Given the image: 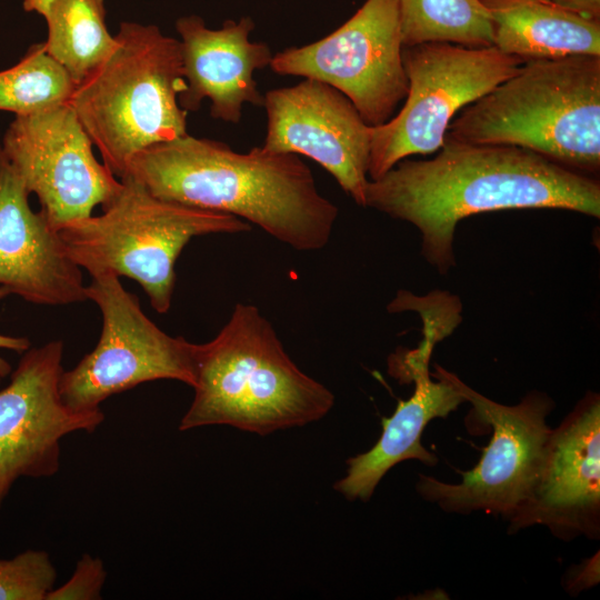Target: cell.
<instances>
[{
  "instance_id": "ffe728a7",
  "label": "cell",
  "mask_w": 600,
  "mask_h": 600,
  "mask_svg": "<svg viewBox=\"0 0 600 600\" xmlns=\"http://www.w3.org/2000/svg\"><path fill=\"white\" fill-rule=\"evenodd\" d=\"M403 47L448 42L493 46L491 16L481 0H397Z\"/></svg>"
},
{
  "instance_id": "5b68a950",
  "label": "cell",
  "mask_w": 600,
  "mask_h": 600,
  "mask_svg": "<svg viewBox=\"0 0 600 600\" xmlns=\"http://www.w3.org/2000/svg\"><path fill=\"white\" fill-rule=\"evenodd\" d=\"M114 39L68 103L103 164L121 178L136 153L188 133L178 100L187 83L180 41L159 27L123 21Z\"/></svg>"
},
{
  "instance_id": "d4e9b609",
  "label": "cell",
  "mask_w": 600,
  "mask_h": 600,
  "mask_svg": "<svg viewBox=\"0 0 600 600\" xmlns=\"http://www.w3.org/2000/svg\"><path fill=\"white\" fill-rule=\"evenodd\" d=\"M10 294L6 287L0 286V300ZM30 348V341L24 337H12L0 333V349L13 350L19 353H23ZM11 373V366L9 362L0 357V377L4 378Z\"/></svg>"
},
{
  "instance_id": "6da1fadb",
  "label": "cell",
  "mask_w": 600,
  "mask_h": 600,
  "mask_svg": "<svg viewBox=\"0 0 600 600\" xmlns=\"http://www.w3.org/2000/svg\"><path fill=\"white\" fill-rule=\"evenodd\" d=\"M440 149L369 180L364 202L414 226L423 258L440 274L456 264V228L469 216L549 208L600 217V183L584 172L516 146L444 139Z\"/></svg>"
},
{
  "instance_id": "5bb4252c",
  "label": "cell",
  "mask_w": 600,
  "mask_h": 600,
  "mask_svg": "<svg viewBox=\"0 0 600 600\" xmlns=\"http://www.w3.org/2000/svg\"><path fill=\"white\" fill-rule=\"evenodd\" d=\"M262 107L267 112L266 149L312 159L364 207L371 127L343 93L304 78L292 87L269 90Z\"/></svg>"
},
{
  "instance_id": "8fae6325",
  "label": "cell",
  "mask_w": 600,
  "mask_h": 600,
  "mask_svg": "<svg viewBox=\"0 0 600 600\" xmlns=\"http://www.w3.org/2000/svg\"><path fill=\"white\" fill-rule=\"evenodd\" d=\"M0 147L57 231L90 217L121 188L93 154V143L69 103L16 116Z\"/></svg>"
},
{
  "instance_id": "4316f807",
  "label": "cell",
  "mask_w": 600,
  "mask_h": 600,
  "mask_svg": "<svg viewBox=\"0 0 600 600\" xmlns=\"http://www.w3.org/2000/svg\"><path fill=\"white\" fill-rule=\"evenodd\" d=\"M2 378L0 377V382H1Z\"/></svg>"
},
{
  "instance_id": "4fadbf2b",
  "label": "cell",
  "mask_w": 600,
  "mask_h": 600,
  "mask_svg": "<svg viewBox=\"0 0 600 600\" xmlns=\"http://www.w3.org/2000/svg\"><path fill=\"white\" fill-rule=\"evenodd\" d=\"M508 532L542 526L572 541L600 537V397L587 391L551 428L537 479L507 519Z\"/></svg>"
},
{
  "instance_id": "277c9868",
  "label": "cell",
  "mask_w": 600,
  "mask_h": 600,
  "mask_svg": "<svg viewBox=\"0 0 600 600\" xmlns=\"http://www.w3.org/2000/svg\"><path fill=\"white\" fill-rule=\"evenodd\" d=\"M444 139L516 146L598 173L600 56L524 61L517 73L467 106Z\"/></svg>"
},
{
  "instance_id": "e0dca14e",
  "label": "cell",
  "mask_w": 600,
  "mask_h": 600,
  "mask_svg": "<svg viewBox=\"0 0 600 600\" xmlns=\"http://www.w3.org/2000/svg\"><path fill=\"white\" fill-rule=\"evenodd\" d=\"M253 29L250 17L227 20L219 29L196 14L176 21L187 83L178 98L182 109L197 111L209 99L212 118L239 123L244 103L263 106L253 72L269 67L273 54L266 42L250 41Z\"/></svg>"
},
{
  "instance_id": "30bf717a",
  "label": "cell",
  "mask_w": 600,
  "mask_h": 600,
  "mask_svg": "<svg viewBox=\"0 0 600 600\" xmlns=\"http://www.w3.org/2000/svg\"><path fill=\"white\" fill-rule=\"evenodd\" d=\"M397 0H366L327 37L272 57L280 76L322 81L343 93L370 127L387 122L408 93Z\"/></svg>"
},
{
  "instance_id": "8992f818",
  "label": "cell",
  "mask_w": 600,
  "mask_h": 600,
  "mask_svg": "<svg viewBox=\"0 0 600 600\" xmlns=\"http://www.w3.org/2000/svg\"><path fill=\"white\" fill-rule=\"evenodd\" d=\"M100 216L58 229L71 260L91 276L112 272L136 280L159 313L169 311L174 266L187 243L211 233H240L250 223L232 214L160 199L129 173Z\"/></svg>"
},
{
  "instance_id": "cb8c5ba5",
  "label": "cell",
  "mask_w": 600,
  "mask_h": 600,
  "mask_svg": "<svg viewBox=\"0 0 600 600\" xmlns=\"http://www.w3.org/2000/svg\"><path fill=\"white\" fill-rule=\"evenodd\" d=\"M599 582V552L578 566L572 567L564 576L563 586L570 594L596 586Z\"/></svg>"
},
{
  "instance_id": "d6986e66",
  "label": "cell",
  "mask_w": 600,
  "mask_h": 600,
  "mask_svg": "<svg viewBox=\"0 0 600 600\" xmlns=\"http://www.w3.org/2000/svg\"><path fill=\"white\" fill-rule=\"evenodd\" d=\"M23 10L42 16L48 27L47 52L76 84L91 72L116 43L106 24L103 0H23Z\"/></svg>"
},
{
  "instance_id": "7402d4cb",
  "label": "cell",
  "mask_w": 600,
  "mask_h": 600,
  "mask_svg": "<svg viewBox=\"0 0 600 600\" xmlns=\"http://www.w3.org/2000/svg\"><path fill=\"white\" fill-rule=\"evenodd\" d=\"M56 578V568L43 550L29 549L0 559V600H46Z\"/></svg>"
},
{
  "instance_id": "603a6c76",
  "label": "cell",
  "mask_w": 600,
  "mask_h": 600,
  "mask_svg": "<svg viewBox=\"0 0 600 600\" xmlns=\"http://www.w3.org/2000/svg\"><path fill=\"white\" fill-rule=\"evenodd\" d=\"M107 572L102 560L88 553L77 562L70 579L47 594L46 600H96L101 598Z\"/></svg>"
},
{
  "instance_id": "52a82bcc",
  "label": "cell",
  "mask_w": 600,
  "mask_h": 600,
  "mask_svg": "<svg viewBox=\"0 0 600 600\" xmlns=\"http://www.w3.org/2000/svg\"><path fill=\"white\" fill-rule=\"evenodd\" d=\"M408 93L401 110L371 127L368 177L413 154L439 150L454 114L512 77L524 62L494 46L428 42L402 48Z\"/></svg>"
},
{
  "instance_id": "484cf974",
  "label": "cell",
  "mask_w": 600,
  "mask_h": 600,
  "mask_svg": "<svg viewBox=\"0 0 600 600\" xmlns=\"http://www.w3.org/2000/svg\"><path fill=\"white\" fill-rule=\"evenodd\" d=\"M582 16L600 20V0H550Z\"/></svg>"
},
{
  "instance_id": "3957f363",
  "label": "cell",
  "mask_w": 600,
  "mask_h": 600,
  "mask_svg": "<svg viewBox=\"0 0 600 600\" xmlns=\"http://www.w3.org/2000/svg\"><path fill=\"white\" fill-rule=\"evenodd\" d=\"M193 400L179 430L223 424L267 436L323 418L334 396L301 371L258 307L237 303L229 321L198 344Z\"/></svg>"
},
{
  "instance_id": "2e32d148",
  "label": "cell",
  "mask_w": 600,
  "mask_h": 600,
  "mask_svg": "<svg viewBox=\"0 0 600 600\" xmlns=\"http://www.w3.org/2000/svg\"><path fill=\"white\" fill-rule=\"evenodd\" d=\"M0 147V286L23 300L64 306L88 300L81 268Z\"/></svg>"
},
{
  "instance_id": "9c48e42d",
  "label": "cell",
  "mask_w": 600,
  "mask_h": 600,
  "mask_svg": "<svg viewBox=\"0 0 600 600\" xmlns=\"http://www.w3.org/2000/svg\"><path fill=\"white\" fill-rule=\"evenodd\" d=\"M472 406L482 421L491 426L490 443L479 462L462 473L458 483L419 474V496L449 513L468 516L481 511L507 520L528 497L540 470L551 431L547 417L553 400L542 391H530L513 406L498 403L467 386L454 373L437 364Z\"/></svg>"
},
{
  "instance_id": "9a60e30c",
  "label": "cell",
  "mask_w": 600,
  "mask_h": 600,
  "mask_svg": "<svg viewBox=\"0 0 600 600\" xmlns=\"http://www.w3.org/2000/svg\"><path fill=\"white\" fill-rule=\"evenodd\" d=\"M423 338L416 349H399L388 359V372L401 382L412 381L414 391L408 400H399L391 417L382 419V433L367 452L347 461V474L334 489L348 500L368 501L384 474L396 464L414 459L433 467L436 454L421 443L427 424L446 418L467 402L460 391L429 362L436 343L449 336L444 320L434 313L421 316Z\"/></svg>"
},
{
  "instance_id": "7a4b0ae2",
  "label": "cell",
  "mask_w": 600,
  "mask_h": 600,
  "mask_svg": "<svg viewBox=\"0 0 600 600\" xmlns=\"http://www.w3.org/2000/svg\"><path fill=\"white\" fill-rule=\"evenodd\" d=\"M126 173L160 199L232 214L298 251L324 248L339 214L298 154L263 146L241 153L187 133L139 151Z\"/></svg>"
},
{
  "instance_id": "ac0fdd59",
  "label": "cell",
  "mask_w": 600,
  "mask_h": 600,
  "mask_svg": "<svg viewBox=\"0 0 600 600\" xmlns=\"http://www.w3.org/2000/svg\"><path fill=\"white\" fill-rule=\"evenodd\" d=\"M493 46L523 61L573 54L600 56V20L550 0H481Z\"/></svg>"
},
{
  "instance_id": "ba28073f",
  "label": "cell",
  "mask_w": 600,
  "mask_h": 600,
  "mask_svg": "<svg viewBox=\"0 0 600 600\" xmlns=\"http://www.w3.org/2000/svg\"><path fill=\"white\" fill-rule=\"evenodd\" d=\"M119 278L107 271L91 276L86 286L87 299L101 312L102 329L96 348L60 378L61 397L76 410H99L109 397L144 382L196 383L198 344L162 331Z\"/></svg>"
},
{
  "instance_id": "7c38bea8",
  "label": "cell",
  "mask_w": 600,
  "mask_h": 600,
  "mask_svg": "<svg viewBox=\"0 0 600 600\" xmlns=\"http://www.w3.org/2000/svg\"><path fill=\"white\" fill-rule=\"evenodd\" d=\"M62 354L59 340L29 348L0 390V509L19 478L59 471L63 437L93 432L104 420L101 409L76 410L63 401Z\"/></svg>"
},
{
  "instance_id": "44dd1931",
  "label": "cell",
  "mask_w": 600,
  "mask_h": 600,
  "mask_svg": "<svg viewBox=\"0 0 600 600\" xmlns=\"http://www.w3.org/2000/svg\"><path fill=\"white\" fill-rule=\"evenodd\" d=\"M74 87L44 42L34 43L17 64L0 71V111L16 116L41 112L68 103Z\"/></svg>"
}]
</instances>
